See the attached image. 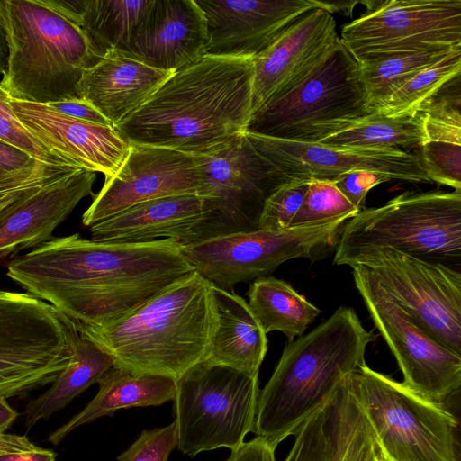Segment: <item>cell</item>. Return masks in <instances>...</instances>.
<instances>
[{
  "label": "cell",
  "instance_id": "cell-6",
  "mask_svg": "<svg viewBox=\"0 0 461 461\" xmlns=\"http://www.w3.org/2000/svg\"><path fill=\"white\" fill-rule=\"evenodd\" d=\"M360 66L340 39L292 86L255 111V134L320 143L371 114Z\"/></svg>",
  "mask_w": 461,
  "mask_h": 461
},
{
  "label": "cell",
  "instance_id": "cell-44",
  "mask_svg": "<svg viewBox=\"0 0 461 461\" xmlns=\"http://www.w3.org/2000/svg\"><path fill=\"white\" fill-rule=\"evenodd\" d=\"M32 158L24 151L0 140V172L7 173L21 169L30 164Z\"/></svg>",
  "mask_w": 461,
  "mask_h": 461
},
{
  "label": "cell",
  "instance_id": "cell-11",
  "mask_svg": "<svg viewBox=\"0 0 461 461\" xmlns=\"http://www.w3.org/2000/svg\"><path fill=\"white\" fill-rule=\"evenodd\" d=\"M198 158L204 180L198 194L203 214L191 243L258 229L267 199L293 180L260 154L245 132Z\"/></svg>",
  "mask_w": 461,
  "mask_h": 461
},
{
  "label": "cell",
  "instance_id": "cell-15",
  "mask_svg": "<svg viewBox=\"0 0 461 461\" xmlns=\"http://www.w3.org/2000/svg\"><path fill=\"white\" fill-rule=\"evenodd\" d=\"M366 12L343 26V45L365 59L461 46V0L364 1Z\"/></svg>",
  "mask_w": 461,
  "mask_h": 461
},
{
  "label": "cell",
  "instance_id": "cell-27",
  "mask_svg": "<svg viewBox=\"0 0 461 461\" xmlns=\"http://www.w3.org/2000/svg\"><path fill=\"white\" fill-rule=\"evenodd\" d=\"M76 22L101 57L110 50L128 51L133 32L150 0H48Z\"/></svg>",
  "mask_w": 461,
  "mask_h": 461
},
{
  "label": "cell",
  "instance_id": "cell-26",
  "mask_svg": "<svg viewBox=\"0 0 461 461\" xmlns=\"http://www.w3.org/2000/svg\"><path fill=\"white\" fill-rule=\"evenodd\" d=\"M97 384L96 395L80 412L50 434V443L59 445L77 427L105 415L113 416L121 409L161 405L172 401L176 393V380L171 377L133 374L114 366Z\"/></svg>",
  "mask_w": 461,
  "mask_h": 461
},
{
  "label": "cell",
  "instance_id": "cell-28",
  "mask_svg": "<svg viewBox=\"0 0 461 461\" xmlns=\"http://www.w3.org/2000/svg\"><path fill=\"white\" fill-rule=\"evenodd\" d=\"M112 366V357L95 342L79 333L68 366L59 375L50 389L27 403L24 411L25 427L31 429L40 420H47L60 411L76 396L97 383Z\"/></svg>",
  "mask_w": 461,
  "mask_h": 461
},
{
  "label": "cell",
  "instance_id": "cell-35",
  "mask_svg": "<svg viewBox=\"0 0 461 461\" xmlns=\"http://www.w3.org/2000/svg\"><path fill=\"white\" fill-rule=\"evenodd\" d=\"M357 212L359 211L338 190L333 181L312 179L288 228L312 225L342 216L351 218Z\"/></svg>",
  "mask_w": 461,
  "mask_h": 461
},
{
  "label": "cell",
  "instance_id": "cell-42",
  "mask_svg": "<svg viewBox=\"0 0 461 461\" xmlns=\"http://www.w3.org/2000/svg\"><path fill=\"white\" fill-rule=\"evenodd\" d=\"M49 105L60 113L77 120L113 126L90 103L80 97L51 103Z\"/></svg>",
  "mask_w": 461,
  "mask_h": 461
},
{
  "label": "cell",
  "instance_id": "cell-45",
  "mask_svg": "<svg viewBox=\"0 0 461 461\" xmlns=\"http://www.w3.org/2000/svg\"><path fill=\"white\" fill-rule=\"evenodd\" d=\"M41 448L26 436L9 433L0 434V454L32 452Z\"/></svg>",
  "mask_w": 461,
  "mask_h": 461
},
{
  "label": "cell",
  "instance_id": "cell-47",
  "mask_svg": "<svg viewBox=\"0 0 461 461\" xmlns=\"http://www.w3.org/2000/svg\"><path fill=\"white\" fill-rule=\"evenodd\" d=\"M45 185V184H44ZM41 185L29 187L14 193L2 200H0V217L15 206L23 199L32 194L34 191L39 189Z\"/></svg>",
  "mask_w": 461,
  "mask_h": 461
},
{
  "label": "cell",
  "instance_id": "cell-1",
  "mask_svg": "<svg viewBox=\"0 0 461 461\" xmlns=\"http://www.w3.org/2000/svg\"><path fill=\"white\" fill-rule=\"evenodd\" d=\"M194 271L171 239L107 242L78 233L51 238L7 265L12 280L76 327L113 321Z\"/></svg>",
  "mask_w": 461,
  "mask_h": 461
},
{
  "label": "cell",
  "instance_id": "cell-36",
  "mask_svg": "<svg viewBox=\"0 0 461 461\" xmlns=\"http://www.w3.org/2000/svg\"><path fill=\"white\" fill-rule=\"evenodd\" d=\"M329 402L296 429L293 446L284 461H332V444L327 430Z\"/></svg>",
  "mask_w": 461,
  "mask_h": 461
},
{
  "label": "cell",
  "instance_id": "cell-8",
  "mask_svg": "<svg viewBox=\"0 0 461 461\" xmlns=\"http://www.w3.org/2000/svg\"><path fill=\"white\" fill-rule=\"evenodd\" d=\"M385 461H458L456 416L366 364L348 376Z\"/></svg>",
  "mask_w": 461,
  "mask_h": 461
},
{
  "label": "cell",
  "instance_id": "cell-19",
  "mask_svg": "<svg viewBox=\"0 0 461 461\" xmlns=\"http://www.w3.org/2000/svg\"><path fill=\"white\" fill-rule=\"evenodd\" d=\"M7 99L29 132L75 167L107 177L128 155L131 144L113 126L74 119L49 104Z\"/></svg>",
  "mask_w": 461,
  "mask_h": 461
},
{
  "label": "cell",
  "instance_id": "cell-2",
  "mask_svg": "<svg viewBox=\"0 0 461 461\" xmlns=\"http://www.w3.org/2000/svg\"><path fill=\"white\" fill-rule=\"evenodd\" d=\"M252 83L253 59L205 54L173 72L115 129L130 144L212 153L247 131Z\"/></svg>",
  "mask_w": 461,
  "mask_h": 461
},
{
  "label": "cell",
  "instance_id": "cell-10",
  "mask_svg": "<svg viewBox=\"0 0 461 461\" xmlns=\"http://www.w3.org/2000/svg\"><path fill=\"white\" fill-rule=\"evenodd\" d=\"M78 334L50 303L0 290V397H25L52 384L70 362Z\"/></svg>",
  "mask_w": 461,
  "mask_h": 461
},
{
  "label": "cell",
  "instance_id": "cell-23",
  "mask_svg": "<svg viewBox=\"0 0 461 461\" xmlns=\"http://www.w3.org/2000/svg\"><path fill=\"white\" fill-rule=\"evenodd\" d=\"M172 73L110 50L95 65L83 71L77 95L90 103L115 128Z\"/></svg>",
  "mask_w": 461,
  "mask_h": 461
},
{
  "label": "cell",
  "instance_id": "cell-39",
  "mask_svg": "<svg viewBox=\"0 0 461 461\" xmlns=\"http://www.w3.org/2000/svg\"><path fill=\"white\" fill-rule=\"evenodd\" d=\"M176 447V429L172 422L163 428L143 430L117 461H167Z\"/></svg>",
  "mask_w": 461,
  "mask_h": 461
},
{
  "label": "cell",
  "instance_id": "cell-33",
  "mask_svg": "<svg viewBox=\"0 0 461 461\" xmlns=\"http://www.w3.org/2000/svg\"><path fill=\"white\" fill-rule=\"evenodd\" d=\"M453 49L396 52L359 61L372 113L407 80L444 58Z\"/></svg>",
  "mask_w": 461,
  "mask_h": 461
},
{
  "label": "cell",
  "instance_id": "cell-7",
  "mask_svg": "<svg viewBox=\"0 0 461 461\" xmlns=\"http://www.w3.org/2000/svg\"><path fill=\"white\" fill-rule=\"evenodd\" d=\"M384 249L459 267L461 191H407L379 207L365 208L343 224L333 262L353 267Z\"/></svg>",
  "mask_w": 461,
  "mask_h": 461
},
{
  "label": "cell",
  "instance_id": "cell-30",
  "mask_svg": "<svg viewBox=\"0 0 461 461\" xmlns=\"http://www.w3.org/2000/svg\"><path fill=\"white\" fill-rule=\"evenodd\" d=\"M249 306L265 333L277 330L293 341L321 313V310L288 283L274 276L258 278L247 292Z\"/></svg>",
  "mask_w": 461,
  "mask_h": 461
},
{
  "label": "cell",
  "instance_id": "cell-21",
  "mask_svg": "<svg viewBox=\"0 0 461 461\" xmlns=\"http://www.w3.org/2000/svg\"><path fill=\"white\" fill-rule=\"evenodd\" d=\"M331 14L313 8L253 59L252 113L292 86L338 41Z\"/></svg>",
  "mask_w": 461,
  "mask_h": 461
},
{
  "label": "cell",
  "instance_id": "cell-18",
  "mask_svg": "<svg viewBox=\"0 0 461 461\" xmlns=\"http://www.w3.org/2000/svg\"><path fill=\"white\" fill-rule=\"evenodd\" d=\"M206 23V54L254 59L317 0H195Z\"/></svg>",
  "mask_w": 461,
  "mask_h": 461
},
{
  "label": "cell",
  "instance_id": "cell-25",
  "mask_svg": "<svg viewBox=\"0 0 461 461\" xmlns=\"http://www.w3.org/2000/svg\"><path fill=\"white\" fill-rule=\"evenodd\" d=\"M218 325L204 362L258 376L267 351V334L248 303L212 285Z\"/></svg>",
  "mask_w": 461,
  "mask_h": 461
},
{
  "label": "cell",
  "instance_id": "cell-4",
  "mask_svg": "<svg viewBox=\"0 0 461 461\" xmlns=\"http://www.w3.org/2000/svg\"><path fill=\"white\" fill-rule=\"evenodd\" d=\"M375 339L356 312L341 306L309 333L288 342L259 390L253 433L276 448L366 364V347Z\"/></svg>",
  "mask_w": 461,
  "mask_h": 461
},
{
  "label": "cell",
  "instance_id": "cell-16",
  "mask_svg": "<svg viewBox=\"0 0 461 461\" xmlns=\"http://www.w3.org/2000/svg\"><path fill=\"white\" fill-rule=\"evenodd\" d=\"M198 156L142 144H131L120 168L95 195L82 216L86 227L105 221L142 202L198 194L203 185Z\"/></svg>",
  "mask_w": 461,
  "mask_h": 461
},
{
  "label": "cell",
  "instance_id": "cell-38",
  "mask_svg": "<svg viewBox=\"0 0 461 461\" xmlns=\"http://www.w3.org/2000/svg\"><path fill=\"white\" fill-rule=\"evenodd\" d=\"M309 182L293 179L275 191L265 203L258 229L288 228L302 205Z\"/></svg>",
  "mask_w": 461,
  "mask_h": 461
},
{
  "label": "cell",
  "instance_id": "cell-13",
  "mask_svg": "<svg viewBox=\"0 0 461 461\" xmlns=\"http://www.w3.org/2000/svg\"><path fill=\"white\" fill-rule=\"evenodd\" d=\"M356 265L363 266L424 330L461 355L459 270L390 249L373 250Z\"/></svg>",
  "mask_w": 461,
  "mask_h": 461
},
{
  "label": "cell",
  "instance_id": "cell-46",
  "mask_svg": "<svg viewBox=\"0 0 461 461\" xmlns=\"http://www.w3.org/2000/svg\"><path fill=\"white\" fill-rule=\"evenodd\" d=\"M56 458L53 450L42 447L32 452L0 454V461H56Z\"/></svg>",
  "mask_w": 461,
  "mask_h": 461
},
{
  "label": "cell",
  "instance_id": "cell-17",
  "mask_svg": "<svg viewBox=\"0 0 461 461\" xmlns=\"http://www.w3.org/2000/svg\"><path fill=\"white\" fill-rule=\"evenodd\" d=\"M255 149L291 179L329 180L365 170L391 180L430 182L419 153L401 149H336L321 143L283 140L245 131Z\"/></svg>",
  "mask_w": 461,
  "mask_h": 461
},
{
  "label": "cell",
  "instance_id": "cell-49",
  "mask_svg": "<svg viewBox=\"0 0 461 461\" xmlns=\"http://www.w3.org/2000/svg\"><path fill=\"white\" fill-rule=\"evenodd\" d=\"M362 4L359 1H348V2H324L318 1V5L328 11L330 14L339 13L344 15H349L354 9V6L357 4Z\"/></svg>",
  "mask_w": 461,
  "mask_h": 461
},
{
  "label": "cell",
  "instance_id": "cell-5",
  "mask_svg": "<svg viewBox=\"0 0 461 461\" xmlns=\"http://www.w3.org/2000/svg\"><path fill=\"white\" fill-rule=\"evenodd\" d=\"M8 61L0 87L12 100L49 104L78 97L83 71L102 57L85 31L48 0H0Z\"/></svg>",
  "mask_w": 461,
  "mask_h": 461
},
{
  "label": "cell",
  "instance_id": "cell-34",
  "mask_svg": "<svg viewBox=\"0 0 461 461\" xmlns=\"http://www.w3.org/2000/svg\"><path fill=\"white\" fill-rule=\"evenodd\" d=\"M460 73L461 47H457L407 80L375 113L400 115L418 112L425 102Z\"/></svg>",
  "mask_w": 461,
  "mask_h": 461
},
{
  "label": "cell",
  "instance_id": "cell-40",
  "mask_svg": "<svg viewBox=\"0 0 461 461\" xmlns=\"http://www.w3.org/2000/svg\"><path fill=\"white\" fill-rule=\"evenodd\" d=\"M78 168L71 166L49 165L33 159L21 169L0 173V200L21 190L56 180Z\"/></svg>",
  "mask_w": 461,
  "mask_h": 461
},
{
  "label": "cell",
  "instance_id": "cell-24",
  "mask_svg": "<svg viewBox=\"0 0 461 461\" xmlns=\"http://www.w3.org/2000/svg\"><path fill=\"white\" fill-rule=\"evenodd\" d=\"M203 214V199L198 194L156 198L91 226V240L139 243L171 239L185 245L191 243Z\"/></svg>",
  "mask_w": 461,
  "mask_h": 461
},
{
  "label": "cell",
  "instance_id": "cell-22",
  "mask_svg": "<svg viewBox=\"0 0 461 461\" xmlns=\"http://www.w3.org/2000/svg\"><path fill=\"white\" fill-rule=\"evenodd\" d=\"M96 174L78 168L49 182L0 217V258L50 240L79 202L92 194Z\"/></svg>",
  "mask_w": 461,
  "mask_h": 461
},
{
  "label": "cell",
  "instance_id": "cell-20",
  "mask_svg": "<svg viewBox=\"0 0 461 461\" xmlns=\"http://www.w3.org/2000/svg\"><path fill=\"white\" fill-rule=\"evenodd\" d=\"M207 31L195 0H150L124 54L175 72L206 54Z\"/></svg>",
  "mask_w": 461,
  "mask_h": 461
},
{
  "label": "cell",
  "instance_id": "cell-9",
  "mask_svg": "<svg viewBox=\"0 0 461 461\" xmlns=\"http://www.w3.org/2000/svg\"><path fill=\"white\" fill-rule=\"evenodd\" d=\"M258 393V376L204 361L194 366L176 380V447L189 456L236 450L253 432Z\"/></svg>",
  "mask_w": 461,
  "mask_h": 461
},
{
  "label": "cell",
  "instance_id": "cell-12",
  "mask_svg": "<svg viewBox=\"0 0 461 461\" xmlns=\"http://www.w3.org/2000/svg\"><path fill=\"white\" fill-rule=\"evenodd\" d=\"M348 216L283 230L257 229L180 245L194 270L216 287L233 292L239 283L267 276L282 263L312 258L335 240Z\"/></svg>",
  "mask_w": 461,
  "mask_h": 461
},
{
  "label": "cell",
  "instance_id": "cell-29",
  "mask_svg": "<svg viewBox=\"0 0 461 461\" xmlns=\"http://www.w3.org/2000/svg\"><path fill=\"white\" fill-rule=\"evenodd\" d=\"M461 105L436 104L420 111L424 140L420 159L430 182L461 191Z\"/></svg>",
  "mask_w": 461,
  "mask_h": 461
},
{
  "label": "cell",
  "instance_id": "cell-31",
  "mask_svg": "<svg viewBox=\"0 0 461 461\" xmlns=\"http://www.w3.org/2000/svg\"><path fill=\"white\" fill-rule=\"evenodd\" d=\"M348 376L327 408L332 461H378L381 453L374 431Z\"/></svg>",
  "mask_w": 461,
  "mask_h": 461
},
{
  "label": "cell",
  "instance_id": "cell-32",
  "mask_svg": "<svg viewBox=\"0 0 461 461\" xmlns=\"http://www.w3.org/2000/svg\"><path fill=\"white\" fill-rule=\"evenodd\" d=\"M423 140L424 116L421 112L400 115L374 113L320 143L336 149L402 150L420 148Z\"/></svg>",
  "mask_w": 461,
  "mask_h": 461
},
{
  "label": "cell",
  "instance_id": "cell-48",
  "mask_svg": "<svg viewBox=\"0 0 461 461\" xmlns=\"http://www.w3.org/2000/svg\"><path fill=\"white\" fill-rule=\"evenodd\" d=\"M7 399L0 397V434L6 433L19 413L7 402Z\"/></svg>",
  "mask_w": 461,
  "mask_h": 461
},
{
  "label": "cell",
  "instance_id": "cell-14",
  "mask_svg": "<svg viewBox=\"0 0 461 461\" xmlns=\"http://www.w3.org/2000/svg\"><path fill=\"white\" fill-rule=\"evenodd\" d=\"M352 269L355 285L397 360L403 375L402 383L415 393L444 404L459 392L461 355L417 324L363 266Z\"/></svg>",
  "mask_w": 461,
  "mask_h": 461
},
{
  "label": "cell",
  "instance_id": "cell-41",
  "mask_svg": "<svg viewBox=\"0 0 461 461\" xmlns=\"http://www.w3.org/2000/svg\"><path fill=\"white\" fill-rule=\"evenodd\" d=\"M391 178L375 172L357 170L340 175L333 181L338 190L360 212L366 208V197L373 187Z\"/></svg>",
  "mask_w": 461,
  "mask_h": 461
},
{
  "label": "cell",
  "instance_id": "cell-51",
  "mask_svg": "<svg viewBox=\"0 0 461 461\" xmlns=\"http://www.w3.org/2000/svg\"><path fill=\"white\" fill-rule=\"evenodd\" d=\"M1 173V172H0Z\"/></svg>",
  "mask_w": 461,
  "mask_h": 461
},
{
  "label": "cell",
  "instance_id": "cell-50",
  "mask_svg": "<svg viewBox=\"0 0 461 461\" xmlns=\"http://www.w3.org/2000/svg\"><path fill=\"white\" fill-rule=\"evenodd\" d=\"M8 42L5 35V29L0 21V74L5 70L8 61Z\"/></svg>",
  "mask_w": 461,
  "mask_h": 461
},
{
  "label": "cell",
  "instance_id": "cell-3",
  "mask_svg": "<svg viewBox=\"0 0 461 461\" xmlns=\"http://www.w3.org/2000/svg\"><path fill=\"white\" fill-rule=\"evenodd\" d=\"M217 325L212 285L194 271L113 321L76 328L114 366L177 380L206 360Z\"/></svg>",
  "mask_w": 461,
  "mask_h": 461
},
{
  "label": "cell",
  "instance_id": "cell-43",
  "mask_svg": "<svg viewBox=\"0 0 461 461\" xmlns=\"http://www.w3.org/2000/svg\"><path fill=\"white\" fill-rule=\"evenodd\" d=\"M275 450L265 439L256 436L231 451L226 461H276Z\"/></svg>",
  "mask_w": 461,
  "mask_h": 461
},
{
  "label": "cell",
  "instance_id": "cell-37",
  "mask_svg": "<svg viewBox=\"0 0 461 461\" xmlns=\"http://www.w3.org/2000/svg\"><path fill=\"white\" fill-rule=\"evenodd\" d=\"M0 140L24 151L32 158L56 166H71L69 161L39 141L18 120L0 87Z\"/></svg>",
  "mask_w": 461,
  "mask_h": 461
}]
</instances>
